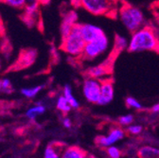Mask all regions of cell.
<instances>
[{"label":"cell","instance_id":"24","mask_svg":"<svg viewBox=\"0 0 159 158\" xmlns=\"http://www.w3.org/2000/svg\"><path fill=\"white\" fill-rule=\"evenodd\" d=\"M126 104L128 107L134 108V109H137V110H140L143 108L142 104L139 102L138 101H136L134 97H126Z\"/></svg>","mask_w":159,"mask_h":158},{"label":"cell","instance_id":"29","mask_svg":"<svg viewBox=\"0 0 159 158\" xmlns=\"http://www.w3.org/2000/svg\"><path fill=\"white\" fill-rule=\"evenodd\" d=\"M70 2L73 5V7H75V8L81 7V0H70Z\"/></svg>","mask_w":159,"mask_h":158},{"label":"cell","instance_id":"9","mask_svg":"<svg viewBox=\"0 0 159 158\" xmlns=\"http://www.w3.org/2000/svg\"><path fill=\"white\" fill-rule=\"evenodd\" d=\"M78 13L75 11H68L66 14H64L61 27H60V33H61L62 39L66 38L72 29L78 24Z\"/></svg>","mask_w":159,"mask_h":158},{"label":"cell","instance_id":"16","mask_svg":"<svg viewBox=\"0 0 159 158\" xmlns=\"http://www.w3.org/2000/svg\"><path fill=\"white\" fill-rule=\"evenodd\" d=\"M138 158H159V149L151 146H144L138 150Z\"/></svg>","mask_w":159,"mask_h":158},{"label":"cell","instance_id":"33","mask_svg":"<svg viewBox=\"0 0 159 158\" xmlns=\"http://www.w3.org/2000/svg\"><path fill=\"white\" fill-rule=\"evenodd\" d=\"M0 66H1V59H0Z\"/></svg>","mask_w":159,"mask_h":158},{"label":"cell","instance_id":"6","mask_svg":"<svg viewBox=\"0 0 159 158\" xmlns=\"http://www.w3.org/2000/svg\"><path fill=\"white\" fill-rule=\"evenodd\" d=\"M101 81L93 78H87L83 83V94L90 103H98L101 97Z\"/></svg>","mask_w":159,"mask_h":158},{"label":"cell","instance_id":"26","mask_svg":"<svg viewBox=\"0 0 159 158\" xmlns=\"http://www.w3.org/2000/svg\"><path fill=\"white\" fill-rule=\"evenodd\" d=\"M134 121V116L132 115H126L119 117L118 122L123 126H130Z\"/></svg>","mask_w":159,"mask_h":158},{"label":"cell","instance_id":"18","mask_svg":"<svg viewBox=\"0 0 159 158\" xmlns=\"http://www.w3.org/2000/svg\"><path fill=\"white\" fill-rule=\"evenodd\" d=\"M45 88L44 84H38L35 86H30V87H24L21 89V94L27 97V98H33L35 97L40 92H42Z\"/></svg>","mask_w":159,"mask_h":158},{"label":"cell","instance_id":"1","mask_svg":"<svg viewBox=\"0 0 159 158\" xmlns=\"http://www.w3.org/2000/svg\"><path fill=\"white\" fill-rule=\"evenodd\" d=\"M128 50L130 52L159 51V39L155 31L149 26H144L132 33Z\"/></svg>","mask_w":159,"mask_h":158},{"label":"cell","instance_id":"8","mask_svg":"<svg viewBox=\"0 0 159 158\" xmlns=\"http://www.w3.org/2000/svg\"><path fill=\"white\" fill-rule=\"evenodd\" d=\"M79 27H80V30H81V34L85 43L92 42L104 34V31L102 30V28L93 24L79 23Z\"/></svg>","mask_w":159,"mask_h":158},{"label":"cell","instance_id":"5","mask_svg":"<svg viewBox=\"0 0 159 158\" xmlns=\"http://www.w3.org/2000/svg\"><path fill=\"white\" fill-rule=\"evenodd\" d=\"M109 38L104 33L101 37L96 39V40L86 43L81 57L85 61H93L98 56H101L104 52H106V50L109 47Z\"/></svg>","mask_w":159,"mask_h":158},{"label":"cell","instance_id":"28","mask_svg":"<svg viewBox=\"0 0 159 158\" xmlns=\"http://www.w3.org/2000/svg\"><path fill=\"white\" fill-rule=\"evenodd\" d=\"M63 126L66 129H70L72 127V122L70 120V118L68 117H65L63 120Z\"/></svg>","mask_w":159,"mask_h":158},{"label":"cell","instance_id":"32","mask_svg":"<svg viewBox=\"0 0 159 158\" xmlns=\"http://www.w3.org/2000/svg\"><path fill=\"white\" fill-rule=\"evenodd\" d=\"M2 85H1V82H0V94H2Z\"/></svg>","mask_w":159,"mask_h":158},{"label":"cell","instance_id":"15","mask_svg":"<svg viewBox=\"0 0 159 158\" xmlns=\"http://www.w3.org/2000/svg\"><path fill=\"white\" fill-rule=\"evenodd\" d=\"M46 111H47V107L43 103L38 102L35 105L28 108V110L25 113V115L30 120H35L39 115H44Z\"/></svg>","mask_w":159,"mask_h":158},{"label":"cell","instance_id":"30","mask_svg":"<svg viewBox=\"0 0 159 158\" xmlns=\"http://www.w3.org/2000/svg\"><path fill=\"white\" fill-rule=\"evenodd\" d=\"M152 111L153 113H158V112H159V103L153 105L152 108Z\"/></svg>","mask_w":159,"mask_h":158},{"label":"cell","instance_id":"2","mask_svg":"<svg viewBox=\"0 0 159 158\" xmlns=\"http://www.w3.org/2000/svg\"><path fill=\"white\" fill-rule=\"evenodd\" d=\"M117 14L122 25L131 33H134L146 26V20L143 12L136 7L125 3L121 4Z\"/></svg>","mask_w":159,"mask_h":158},{"label":"cell","instance_id":"12","mask_svg":"<svg viewBox=\"0 0 159 158\" xmlns=\"http://www.w3.org/2000/svg\"><path fill=\"white\" fill-rule=\"evenodd\" d=\"M66 146L60 142L49 143L44 151V158H62L63 151Z\"/></svg>","mask_w":159,"mask_h":158},{"label":"cell","instance_id":"4","mask_svg":"<svg viewBox=\"0 0 159 158\" xmlns=\"http://www.w3.org/2000/svg\"><path fill=\"white\" fill-rule=\"evenodd\" d=\"M85 41L81 34L79 23L72 29L70 33L62 39V50L71 57H81L85 47Z\"/></svg>","mask_w":159,"mask_h":158},{"label":"cell","instance_id":"17","mask_svg":"<svg viewBox=\"0 0 159 158\" xmlns=\"http://www.w3.org/2000/svg\"><path fill=\"white\" fill-rule=\"evenodd\" d=\"M63 95L65 96V97L67 100V102H69L71 108L73 109H77L80 107V102L77 98L75 97V96L73 95V92H72V88L69 84H66L64 86V89H63Z\"/></svg>","mask_w":159,"mask_h":158},{"label":"cell","instance_id":"19","mask_svg":"<svg viewBox=\"0 0 159 158\" xmlns=\"http://www.w3.org/2000/svg\"><path fill=\"white\" fill-rule=\"evenodd\" d=\"M56 108L60 112H62L63 114H67L72 109L69 102H67V100L65 97L64 95H61L58 97L57 101H56Z\"/></svg>","mask_w":159,"mask_h":158},{"label":"cell","instance_id":"22","mask_svg":"<svg viewBox=\"0 0 159 158\" xmlns=\"http://www.w3.org/2000/svg\"><path fill=\"white\" fill-rule=\"evenodd\" d=\"M38 7H39V2H32V3H27L25 9V14L29 16L30 18L35 15L38 11Z\"/></svg>","mask_w":159,"mask_h":158},{"label":"cell","instance_id":"7","mask_svg":"<svg viewBox=\"0 0 159 158\" xmlns=\"http://www.w3.org/2000/svg\"><path fill=\"white\" fill-rule=\"evenodd\" d=\"M125 135L124 130H122L119 127H114L111 129L109 133L107 135H99L97 137L96 143L99 147L108 148L110 146H113L117 141L121 140Z\"/></svg>","mask_w":159,"mask_h":158},{"label":"cell","instance_id":"14","mask_svg":"<svg viewBox=\"0 0 159 158\" xmlns=\"http://www.w3.org/2000/svg\"><path fill=\"white\" fill-rule=\"evenodd\" d=\"M109 73H110V69L106 65V64L93 66V67L89 68L87 71V74L90 78L97 79V80H101V79L104 78Z\"/></svg>","mask_w":159,"mask_h":158},{"label":"cell","instance_id":"3","mask_svg":"<svg viewBox=\"0 0 159 158\" xmlns=\"http://www.w3.org/2000/svg\"><path fill=\"white\" fill-rule=\"evenodd\" d=\"M120 0H81V7L93 15L117 14Z\"/></svg>","mask_w":159,"mask_h":158},{"label":"cell","instance_id":"20","mask_svg":"<svg viewBox=\"0 0 159 158\" xmlns=\"http://www.w3.org/2000/svg\"><path fill=\"white\" fill-rule=\"evenodd\" d=\"M128 47H129V43L127 39L124 36L116 34L115 38V49L116 51H122L126 48L128 49Z\"/></svg>","mask_w":159,"mask_h":158},{"label":"cell","instance_id":"34","mask_svg":"<svg viewBox=\"0 0 159 158\" xmlns=\"http://www.w3.org/2000/svg\"><path fill=\"white\" fill-rule=\"evenodd\" d=\"M158 14H159V13H158ZM158 20H159V15H158Z\"/></svg>","mask_w":159,"mask_h":158},{"label":"cell","instance_id":"23","mask_svg":"<svg viewBox=\"0 0 159 158\" xmlns=\"http://www.w3.org/2000/svg\"><path fill=\"white\" fill-rule=\"evenodd\" d=\"M0 82H1L2 92L4 94H11L12 92V84L9 78H2Z\"/></svg>","mask_w":159,"mask_h":158},{"label":"cell","instance_id":"31","mask_svg":"<svg viewBox=\"0 0 159 158\" xmlns=\"http://www.w3.org/2000/svg\"><path fill=\"white\" fill-rule=\"evenodd\" d=\"M154 7H155V9H157L159 11V0H157V1L154 3Z\"/></svg>","mask_w":159,"mask_h":158},{"label":"cell","instance_id":"21","mask_svg":"<svg viewBox=\"0 0 159 158\" xmlns=\"http://www.w3.org/2000/svg\"><path fill=\"white\" fill-rule=\"evenodd\" d=\"M6 5L15 8V9H24L28 3V0H1Z\"/></svg>","mask_w":159,"mask_h":158},{"label":"cell","instance_id":"13","mask_svg":"<svg viewBox=\"0 0 159 158\" xmlns=\"http://www.w3.org/2000/svg\"><path fill=\"white\" fill-rule=\"evenodd\" d=\"M62 158H89L88 153L78 146H66L63 151Z\"/></svg>","mask_w":159,"mask_h":158},{"label":"cell","instance_id":"27","mask_svg":"<svg viewBox=\"0 0 159 158\" xmlns=\"http://www.w3.org/2000/svg\"><path fill=\"white\" fill-rule=\"evenodd\" d=\"M127 131L131 134H139L142 131V127L140 125H130L128 126Z\"/></svg>","mask_w":159,"mask_h":158},{"label":"cell","instance_id":"11","mask_svg":"<svg viewBox=\"0 0 159 158\" xmlns=\"http://www.w3.org/2000/svg\"><path fill=\"white\" fill-rule=\"evenodd\" d=\"M37 58V51L35 49H27L24 50L16 63V66L19 68H27L30 66L36 60Z\"/></svg>","mask_w":159,"mask_h":158},{"label":"cell","instance_id":"25","mask_svg":"<svg viewBox=\"0 0 159 158\" xmlns=\"http://www.w3.org/2000/svg\"><path fill=\"white\" fill-rule=\"evenodd\" d=\"M107 154L109 155L110 158H120L121 156V151H119L118 148L113 146H110L107 148Z\"/></svg>","mask_w":159,"mask_h":158},{"label":"cell","instance_id":"35","mask_svg":"<svg viewBox=\"0 0 159 158\" xmlns=\"http://www.w3.org/2000/svg\"><path fill=\"white\" fill-rule=\"evenodd\" d=\"M0 1H1V0H0Z\"/></svg>","mask_w":159,"mask_h":158},{"label":"cell","instance_id":"10","mask_svg":"<svg viewBox=\"0 0 159 158\" xmlns=\"http://www.w3.org/2000/svg\"><path fill=\"white\" fill-rule=\"evenodd\" d=\"M101 97L98 102V105H106L110 103L115 95L114 91V84L110 79H105L103 81H101Z\"/></svg>","mask_w":159,"mask_h":158}]
</instances>
